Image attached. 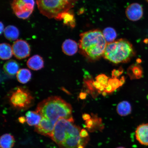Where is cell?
<instances>
[{"label": "cell", "instance_id": "9a60e30c", "mask_svg": "<svg viewBox=\"0 0 148 148\" xmlns=\"http://www.w3.org/2000/svg\"><path fill=\"white\" fill-rule=\"evenodd\" d=\"M25 118L28 125L30 126H36L41 121L42 116L36 111H29L26 114Z\"/></svg>", "mask_w": 148, "mask_h": 148}, {"label": "cell", "instance_id": "3957f363", "mask_svg": "<svg viewBox=\"0 0 148 148\" xmlns=\"http://www.w3.org/2000/svg\"><path fill=\"white\" fill-rule=\"evenodd\" d=\"M79 46L81 53L90 60H96L103 56L107 44L103 33L93 29L81 33Z\"/></svg>", "mask_w": 148, "mask_h": 148}, {"label": "cell", "instance_id": "7a4b0ae2", "mask_svg": "<svg viewBox=\"0 0 148 148\" xmlns=\"http://www.w3.org/2000/svg\"><path fill=\"white\" fill-rule=\"evenodd\" d=\"M72 106L60 97L52 96L38 103L36 112L55 125L60 118H64L74 123Z\"/></svg>", "mask_w": 148, "mask_h": 148}, {"label": "cell", "instance_id": "9c48e42d", "mask_svg": "<svg viewBox=\"0 0 148 148\" xmlns=\"http://www.w3.org/2000/svg\"><path fill=\"white\" fill-rule=\"evenodd\" d=\"M125 14L127 17L130 21H138L143 17V7L138 3H131L127 7Z\"/></svg>", "mask_w": 148, "mask_h": 148}, {"label": "cell", "instance_id": "1f68e13d", "mask_svg": "<svg viewBox=\"0 0 148 148\" xmlns=\"http://www.w3.org/2000/svg\"><path fill=\"white\" fill-rule=\"evenodd\" d=\"M86 94L84 93H81L80 94V98L81 99H84L86 98Z\"/></svg>", "mask_w": 148, "mask_h": 148}, {"label": "cell", "instance_id": "8fae6325", "mask_svg": "<svg viewBox=\"0 0 148 148\" xmlns=\"http://www.w3.org/2000/svg\"><path fill=\"white\" fill-rule=\"evenodd\" d=\"M136 140L142 145H148V123L142 124L136 131Z\"/></svg>", "mask_w": 148, "mask_h": 148}, {"label": "cell", "instance_id": "e0dca14e", "mask_svg": "<svg viewBox=\"0 0 148 148\" xmlns=\"http://www.w3.org/2000/svg\"><path fill=\"white\" fill-rule=\"evenodd\" d=\"M116 111L120 116H127L131 113L132 107L129 102L123 101L118 103L116 107Z\"/></svg>", "mask_w": 148, "mask_h": 148}, {"label": "cell", "instance_id": "2e32d148", "mask_svg": "<svg viewBox=\"0 0 148 148\" xmlns=\"http://www.w3.org/2000/svg\"><path fill=\"white\" fill-rule=\"evenodd\" d=\"M13 54L12 47L9 44L3 43L0 46V57L2 60H9Z\"/></svg>", "mask_w": 148, "mask_h": 148}, {"label": "cell", "instance_id": "d590c367", "mask_svg": "<svg viewBox=\"0 0 148 148\" xmlns=\"http://www.w3.org/2000/svg\"><path fill=\"white\" fill-rule=\"evenodd\" d=\"M147 99H148V95L147 96Z\"/></svg>", "mask_w": 148, "mask_h": 148}, {"label": "cell", "instance_id": "d4e9b609", "mask_svg": "<svg viewBox=\"0 0 148 148\" xmlns=\"http://www.w3.org/2000/svg\"><path fill=\"white\" fill-rule=\"evenodd\" d=\"M108 84L112 86L114 91L121 86L120 80L117 78H112L109 79Z\"/></svg>", "mask_w": 148, "mask_h": 148}, {"label": "cell", "instance_id": "30bf717a", "mask_svg": "<svg viewBox=\"0 0 148 148\" xmlns=\"http://www.w3.org/2000/svg\"><path fill=\"white\" fill-rule=\"evenodd\" d=\"M55 125L49 120L42 117L39 124L35 126V131L38 134L51 138Z\"/></svg>", "mask_w": 148, "mask_h": 148}, {"label": "cell", "instance_id": "ac0fdd59", "mask_svg": "<svg viewBox=\"0 0 148 148\" xmlns=\"http://www.w3.org/2000/svg\"><path fill=\"white\" fill-rule=\"evenodd\" d=\"M3 32L5 38L10 40H16L19 35L18 29L14 25L8 26L5 29Z\"/></svg>", "mask_w": 148, "mask_h": 148}, {"label": "cell", "instance_id": "f546056e", "mask_svg": "<svg viewBox=\"0 0 148 148\" xmlns=\"http://www.w3.org/2000/svg\"><path fill=\"white\" fill-rule=\"evenodd\" d=\"M4 25H3V23H2L1 22V29H0V30H1V34L2 33H3V32H4Z\"/></svg>", "mask_w": 148, "mask_h": 148}, {"label": "cell", "instance_id": "cb8c5ba5", "mask_svg": "<svg viewBox=\"0 0 148 148\" xmlns=\"http://www.w3.org/2000/svg\"><path fill=\"white\" fill-rule=\"evenodd\" d=\"M96 81L100 83L103 86L106 87L108 84V77L104 74H101L98 75L96 78Z\"/></svg>", "mask_w": 148, "mask_h": 148}, {"label": "cell", "instance_id": "484cf974", "mask_svg": "<svg viewBox=\"0 0 148 148\" xmlns=\"http://www.w3.org/2000/svg\"><path fill=\"white\" fill-rule=\"evenodd\" d=\"M123 70L121 67L117 70H114L112 72V78H117L118 77H119L123 73Z\"/></svg>", "mask_w": 148, "mask_h": 148}, {"label": "cell", "instance_id": "d6a6232c", "mask_svg": "<svg viewBox=\"0 0 148 148\" xmlns=\"http://www.w3.org/2000/svg\"><path fill=\"white\" fill-rule=\"evenodd\" d=\"M137 62H138L139 63H140V62H141V60H140V59H138Z\"/></svg>", "mask_w": 148, "mask_h": 148}, {"label": "cell", "instance_id": "44dd1931", "mask_svg": "<svg viewBox=\"0 0 148 148\" xmlns=\"http://www.w3.org/2000/svg\"><path fill=\"white\" fill-rule=\"evenodd\" d=\"M32 77V73L29 69H20L16 75L18 81L22 84H25L29 82Z\"/></svg>", "mask_w": 148, "mask_h": 148}, {"label": "cell", "instance_id": "4fadbf2b", "mask_svg": "<svg viewBox=\"0 0 148 148\" xmlns=\"http://www.w3.org/2000/svg\"><path fill=\"white\" fill-rule=\"evenodd\" d=\"M62 49L65 54L73 56L77 53L78 50V45L74 40L68 39L63 43Z\"/></svg>", "mask_w": 148, "mask_h": 148}, {"label": "cell", "instance_id": "ba28073f", "mask_svg": "<svg viewBox=\"0 0 148 148\" xmlns=\"http://www.w3.org/2000/svg\"><path fill=\"white\" fill-rule=\"evenodd\" d=\"M12 47L14 56L18 60L26 58L30 55V46L25 40H16L14 42Z\"/></svg>", "mask_w": 148, "mask_h": 148}, {"label": "cell", "instance_id": "83f0119b", "mask_svg": "<svg viewBox=\"0 0 148 148\" xmlns=\"http://www.w3.org/2000/svg\"><path fill=\"white\" fill-rule=\"evenodd\" d=\"M107 93H110L114 91L113 89L110 85L108 84L107 86L105 87L104 91Z\"/></svg>", "mask_w": 148, "mask_h": 148}, {"label": "cell", "instance_id": "277c9868", "mask_svg": "<svg viewBox=\"0 0 148 148\" xmlns=\"http://www.w3.org/2000/svg\"><path fill=\"white\" fill-rule=\"evenodd\" d=\"M136 52L130 42L123 39L107 43L103 56L115 64L128 62Z\"/></svg>", "mask_w": 148, "mask_h": 148}, {"label": "cell", "instance_id": "4316f807", "mask_svg": "<svg viewBox=\"0 0 148 148\" xmlns=\"http://www.w3.org/2000/svg\"><path fill=\"white\" fill-rule=\"evenodd\" d=\"M92 86L100 92L104 91L105 87L96 81L92 83Z\"/></svg>", "mask_w": 148, "mask_h": 148}, {"label": "cell", "instance_id": "e575fe53", "mask_svg": "<svg viewBox=\"0 0 148 148\" xmlns=\"http://www.w3.org/2000/svg\"><path fill=\"white\" fill-rule=\"evenodd\" d=\"M147 2V3H148V0H145Z\"/></svg>", "mask_w": 148, "mask_h": 148}, {"label": "cell", "instance_id": "5bb4252c", "mask_svg": "<svg viewBox=\"0 0 148 148\" xmlns=\"http://www.w3.org/2000/svg\"><path fill=\"white\" fill-rule=\"evenodd\" d=\"M5 73L10 76H14L17 74L19 70V65L16 61L10 60L5 63L3 67Z\"/></svg>", "mask_w": 148, "mask_h": 148}, {"label": "cell", "instance_id": "52a82bcc", "mask_svg": "<svg viewBox=\"0 0 148 148\" xmlns=\"http://www.w3.org/2000/svg\"><path fill=\"white\" fill-rule=\"evenodd\" d=\"M12 7L17 17L25 19L32 14L34 10V0H12Z\"/></svg>", "mask_w": 148, "mask_h": 148}, {"label": "cell", "instance_id": "ffe728a7", "mask_svg": "<svg viewBox=\"0 0 148 148\" xmlns=\"http://www.w3.org/2000/svg\"><path fill=\"white\" fill-rule=\"evenodd\" d=\"M128 74L131 79H139L143 77V70L139 64H135L129 67Z\"/></svg>", "mask_w": 148, "mask_h": 148}, {"label": "cell", "instance_id": "7c38bea8", "mask_svg": "<svg viewBox=\"0 0 148 148\" xmlns=\"http://www.w3.org/2000/svg\"><path fill=\"white\" fill-rule=\"evenodd\" d=\"M44 61L42 57L39 55H35L27 61V65L29 69L38 71L44 67Z\"/></svg>", "mask_w": 148, "mask_h": 148}, {"label": "cell", "instance_id": "5b68a950", "mask_svg": "<svg viewBox=\"0 0 148 148\" xmlns=\"http://www.w3.org/2000/svg\"><path fill=\"white\" fill-rule=\"evenodd\" d=\"M77 0H36L40 13L49 18L62 20Z\"/></svg>", "mask_w": 148, "mask_h": 148}, {"label": "cell", "instance_id": "4dcf8cb0", "mask_svg": "<svg viewBox=\"0 0 148 148\" xmlns=\"http://www.w3.org/2000/svg\"><path fill=\"white\" fill-rule=\"evenodd\" d=\"M120 84H121V86H122L124 84L125 82V77H122L121 79H120Z\"/></svg>", "mask_w": 148, "mask_h": 148}, {"label": "cell", "instance_id": "7402d4cb", "mask_svg": "<svg viewBox=\"0 0 148 148\" xmlns=\"http://www.w3.org/2000/svg\"><path fill=\"white\" fill-rule=\"evenodd\" d=\"M102 33L107 43L115 41L117 33L113 28L110 27L105 28Z\"/></svg>", "mask_w": 148, "mask_h": 148}, {"label": "cell", "instance_id": "f1b7e54d", "mask_svg": "<svg viewBox=\"0 0 148 148\" xmlns=\"http://www.w3.org/2000/svg\"><path fill=\"white\" fill-rule=\"evenodd\" d=\"M18 121L20 123L23 124L25 123V121H26V118L24 116H21V117L18 118Z\"/></svg>", "mask_w": 148, "mask_h": 148}, {"label": "cell", "instance_id": "836d02e7", "mask_svg": "<svg viewBox=\"0 0 148 148\" xmlns=\"http://www.w3.org/2000/svg\"><path fill=\"white\" fill-rule=\"evenodd\" d=\"M116 148H125L124 147H117Z\"/></svg>", "mask_w": 148, "mask_h": 148}, {"label": "cell", "instance_id": "603a6c76", "mask_svg": "<svg viewBox=\"0 0 148 148\" xmlns=\"http://www.w3.org/2000/svg\"><path fill=\"white\" fill-rule=\"evenodd\" d=\"M62 20H64V23L65 24L69 25L70 27H73L75 25L73 15L70 12V11L64 14Z\"/></svg>", "mask_w": 148, "mask_h": 148}, {"label": "cell", "instance_id": "8992f818", "mask_svg": "<svg viewBox=\"0 0 148 148\" xmlns=\"http://www.w3.org/2000/svg\"><path fill=\"white\" fill-rule=\"evenodd\" d=\"M10 104L16 110H25L32 106L34 102V98L29 90L22 87L14 89L9 94Z\"/></svg>", "mask_w": 148, "mask_h": 148}, {"label": "cell", "instance_id": "6da1fadb", "mask_svg": "<svg viewBox=\"0 0 148 148\" xmlns=\"http://www.w3.org/2000/svg\"><path fill=\"white\" fill-rule=\"evenodd\" d=\"M81 130L73 122L60 118L56 123L51 138L59 148H85L89 137H82Z\"/></svg>", "mask_w": 148, "mask_h": 148}, {"label": "cell", "instance_id": "d6986e66", "mask_svg": "<svg viewBox=\"0 0 148 148\" xmlns=\"http://www.w3.org/2000/svg\"><path fill=\"white\" fill-rule=\"evenodd\" d=\"M15 143V139L13 136L10 134H3L0 139L1 148H12Z\"/></svg>", "mask_w": 148, "mask_h": 148}]
</instances>
